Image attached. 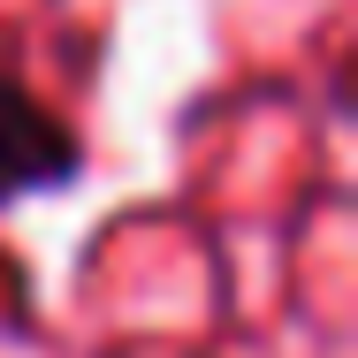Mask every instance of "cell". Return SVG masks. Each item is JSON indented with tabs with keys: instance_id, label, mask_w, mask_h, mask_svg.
<instances>
[{
	"instance_id": "cell-1",
	"label": "cell",
	"mask_w": 358,
	"mask_h": 358,
	"mask_svg": "<svg viewBox=\"0 0 358 358\" xmlns=\"http://www.w3.org/2000/svg\"><path fill=\"white\" fill-rule=\"evenodd\" d=\"M84 176V130L15 69H0V214L23 199H54Z\"/></svg>"
}]
</instances>
